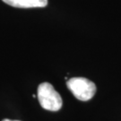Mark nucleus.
<instances>
[{
    "instance_id": "obj_4",
    "label": "nucleus",
    "mask_w": 121,
    "mask_h": 121,
    "mask_svg": "<svg viewBox=\"0 0 121 121\" xmlns=\"http://www.w3.org/2000/svg\"><path fill=\"white\" fill-rule=\"evenodd\" d=\"M3 121H19V120H11V119H4Z\"/></svg>"
},
{
    "instance_id": "obj_3",
    "label": "nucleus",
    "mask_w": 121,
    "mask_h": 121,
    "mask_svg": "<svg viewBox=\"0 0 121 121\" xmlns=\"http://www.w3.org/2000/svg\"><path fill=\"white\" fill-rule=\"evenodd\" d=\"M5 4L18 8H33L45 7L48 4V0H2Z\"/></svg>"
},
{
    "instance_id": "obj_1",
    "label": "nucleus",
    "mask_w": 121,
    "mask_h": 121,
    "mask_svg": "<svg viewBox=\"0 0 121 121\" xmlns=\"http://www.w3.org/2000/svg\"><path fill=\"white\" fill-rule=\"evenodd\" d=\"M40 106L49 111H58L62 108V98L49 82L40 83L37 90Z\"/></svg>"
},
{
    "instance_id": "obj_2",
    "label": "nucleus",
    "mask_w": 121,
    "mask_h": 121,
    "mask_svg": "<svg viewBox=\"0 0 121 121\" xmlns=\"http://www.w3.org/2000/svg\"><path fill=\"white\" fill-rule=\"evenodd\" d=\"M66 86L76 99L82 101L91 99L96 92L95 83L84 77L71 78L66 82Z\"/></svg>"
}]
</instances>
